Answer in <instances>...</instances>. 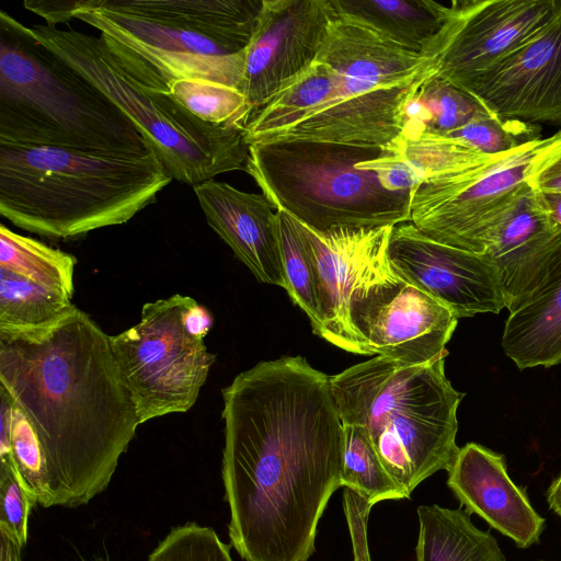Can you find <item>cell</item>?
<instances>
[{"label":"cell","mask_w":561,"mask_h":561,"mask_svg":"<svg viewBox=\"0 0 561 561\" xmlns=\"http://www.w3.org/2000/svg\"><path fill=\"white\" fill-rule=\"evenodd\" d=\"M536 128V125L486 114L444 136L457 139L478 152L495 156L540 139Z\"/></svg>","instance_id":"32"},{"label":"cell","mask_w":561,"mask_h":561,"mask_svg":"<svg viewBox=\"0 0 561 561\" xmlns=\"http://www.w3.org/2000/svg\"><path fill=\"white\" fill-rule=\"evenodd\" d=\"M0 142L100 152L153 150L121 108L3 10Z\"/></svg>","instance_id":"5"},{"label":"cell","mask_w":561,"mask_h":561,"mask_svg":"<svg viewBox=\"0 0 561 561\" xmlns=\"http://www.w3.org/2000/svg\"><path fill=\"white\" fill-rule=\"evenodd\" d=\"M383 147L321 141L250 145L247 173L276 210L307 228H378L410 221L411 192H391L357 167Z\"/></svg>","instance_id":"9"},{"label":"cell","mask_w":561,"mask_h":561,"mask_svg":"<svg viewBox=\"0 0 561 561\" xmlns=\"http://www.w3.org/2000/svg\"><path fill=\"white\" fill-rule=\"evenodd\" d=\"M461 91L497 118L561 126V12Z\"/></svg>","instance_id":"16"},{"label":"cell","mask_w":561,"mask_h":561,"mask_svg":"<svg viewBox=\"0 0 561 561\" xmlns=\"http://www.w3.org/2000/svg\"><path fill=\"white\" fill-rule=\"evenodd\" d=\"M535 197L548 218L556 225L561 226V192H537Z\"/></svg>","instance_id":"39"},{"label":"cell","mask_w":561,"mask_h":561,"mask_svg":"<svg viewBox=\"0 0 561 561\" xmlns=\"http://www.w3.org/2000/svg\"><path fill=\"white\" fill-rule=\"evenodd\" d=\"M399 141L405 158L420 173L422 181L503 160L525 145L505 153L489 156L438 134H402Z\"/></svg>","instance_id":"29"},{"label":"cell","mask_w":561,"mask_h":561,"mask_svg":"<svg viewBox=\"0 0 561 561\" xmlns=\"http://www.w3.org/2000/svg\"><path fill=\"white\" fill-rule=\"evenodd\" d=\"M373 505L357 491L344 488L343 506L351 534L354 561H371L367 542V520Z\"/></svg>","instance_id":"38"},{"label":"cell","mask_w":561,"mask_h":561,"mask_svg":"<svg viewBox=\"0 0 561 561\" xmlns=\"http://www.w3.org/2000/svg\"><path fill=\"white\" fill-rule=\"evenodd\" d=\"M357 167L374 172L383 188L391 192H413L422 178L405 158L399 138L383 147L382 153L373 160L362 161Z\"/></svg>","instance_id":"36"},{"label":"cell","mask_w":561,"mask_h":561,"mask_svg":"<svg viewBox=\"0 0 561 561\" xmlns=\"http://www.w3.org/2000/svg\"><path fill=\"white\" fill-rule=\"evenodd\" d=\"M550 508L561 517V473L552 481L547 491Z\"/></svg>","instance_id":"41"},{"label":"cell","mask_w":561,"mask_h":561,"mask_svg":"<svg viewBox=\"0 0 561 561\" xmlns=\"http://www.w3.org/2000/svg\"><path fill=\"white\" fill-rule=\"evenodd\" d=\"M77 259L0 225V268L72 299Z\"/></svg>","instance_id":"25"},{"label":"cell","mask_w":561,"mask_h":561,"mask_svg":"<svg viewBox=\"0 0 561 561\" xmlns=\"http://www.w3.org/2000/svg\"><path fill=\"white\" fill-rule=\"evenodd\" d=\"M387 254L401 278L458 319L505 308L496 270L485 254L433 241L410 221L392 227Z\"/></svg>","instance_id":"14"},{"label":"cell","mask_w":561,"mask_h":561,"mask_svg":"<svg viewBox=\"0 0 561 561\" xmlns=\"http://www.w3.org/2000/svg\"><path fill=\"white\" fill-rule=\"evenodd\" d=\"M486 114L490 113L472 96L434 76L410 103L403 134L445 135Z\"/></svg>","instance_id":"26"},{"label":"cell","mask_w":561,"mask_h":561,"mask_svg":"<svg viewBox=\"0 0 561 561\" xmlns=\"http://www.w3.org/2000/svg\"><path fill=\"white\" fill-rule=\"evenodd\" d=\"M333 7L424 56L440 30L444 3L433 0H331Z\"/></svg>","instance_id":"24"},{"label":"cell","mask_w":561,"mask_h":561,"mask_svg":"<svg viewBox=\"0 0 561 561\" xmlns=\"http://www.w3.org/2000/svg\"><path fill=\"white\" fill-rule=\"evenodd\" d=\"M35 499L26 490L12 454L0 457V534L23 548Z\"/></svg>","instance_id":"35"},{"label":"cell","mask_w":561,"mask_h":561,"mask_svg":"<svg viewBox=\"0 0 561 561\" xmlns=\"http://www.w3.org/2000/svg\"><path fill=\"white\" fill-rule=\"evenodd\" d=\"M28 27L41 45L134 122L172 179L195 186L221 173L247 171L244 127L198 119L161 89L147 66L118 57L100 36L47 24Z\"/></svg>","instance_id":"6"},{"label":"cell","mask_w":561,"mask_h":561,"mask_svg":"<svg viewBox=\"0 0 561 561\" xmlns=\"http://www.w3.org/2000/svg\"><path fill=\"white\" fill-rule=\"evenodd\" d=\"M340 481L341 486L357 491L374 505L410 497L382 466L366 431L357 425L343 424Z\"/></svg>","instance_id":"28"},{"label":"cell","mask_w":561,"mask_h":561,"mask_svg":"<svg viewBox=\"0 0 561 561\" xmlns=\"http://www.w3.org/2000/svg\"><path fill=\"white\" fill-rule=\"evenodd\" d=\"M221 396L231 545L245 561H308L341 486L343 424L329 376L283 356L240 373Z\"/></svg>","instance_id":"1"},{"label":"cell","mask_w":561,"mask_h":561,"mask_svg":"<svg viewBox=\"0 0 561 561\" xmlns=\"http://www.w3.org/2000/svg\"><path fill=\"white\" fill-rule=\"evenodd\" d=\"M193 191L209 227L255 278L285 289L277 213L267 198L216 180Z\"/></svg>","instance_id":"19"},{"label":"cell","mask_w":561,"mask_h":561,"mask_svg":"<svg viewBox=\"0 0 561 561\" xmlns=\"http://www.w3.org/2000/svg\"><path fill=\"white\" fill-rule=\"evenodd\" d=\"M10 446L16 469L30 494L41 506L51 507L48 476L43 453L30 422L14 405Z\"/></svg>","instance_id":"33"},{"label":"cell","mask_w":561,"mask_h":561,"mask_svg":"<svg viewBox=\"0 0 561 561\" xmlns=\"http://www.w3.org/2000/svg\"><path fill=\"white\" fill-rule=\"evenodd\" d=\"M329 381L342 424L366 431L409 496L435 472L448 471L459 450L457 408L465 394L447 379L444 359L412 365L376 356Z\"/></svg>","instance_id":"4"},{"label":"cell","mask_w":561,"mask_h":561,"mask_svg":"<svg viewBox=\"0 0 561 561\" xmlns=\"http://www.w3.org/2000/svg\"><path fill=\"white\" fill-rule=\"evenodd\" d=\"M0 387L36 434L51 506L107 488L140 424L111 335L88 313L73 305L48 325L0 330Z\"/></svg>","instance_id":"2"},{"label":"cell","mask_w":561,"mask_h":561,"mask_svg":"<svg viewBox=\"0 0 561 561\" xmlns=\"http://www.w3.org/2000/svg\"><path fill=\"white\" fill-rule=\"evenodd\" d=\"M447 485L467 513H474L517 547L539 541L545 519L510 478L503 455L476 443L459 448Z\"/></svg>","instance_id":"18"},{"label":"cell","mask_w":561,"mask_h":561,"mask_svg":"<svg viewBox=\"0 0 561 561\" xmlns=\"http://www.w3.org/2000/svg\"><path fill=\"white\" fill-rule=\"evenodd\" d=\"M525 181L537 192H561V129L534 148Z\"/></svg>","instance_id":"37"},{"label":"cell","mask_w":561,"mask_h":561,"mask_svg":"<svg viewBox=\"0 0 561 561\" xmlns=\"http://www.w3.org/2000/svg\"><path fill=\"white\" fill-rule=\"evenodd\" d=\"M501 344L519 369L561 362V250L529 297L510 312Z\"/></svg>","instance_id":"21"},{"label":"cell","mask_w":561,"mask_h":561,"mask_svg":"<svg viewBox=\"0 0 561 561\" xmlns=\"http://www.w3.org/2000/svg\"><path fill=\"white\" fill-rule=\"evenodd\" d=\"M263 0H77L71 20L100 31L168 84L208 80L242 91Z\"/></svg>","instance_id":"7"},{"label":"cell","mask_w":561,"mask_h":561,"mask_svg":"<svg viewBox=\"0 0 561 561\" xmlns=\"http://www.w3.org/2000/svg\"><path fill=\"white\" fill-rule=\"evenodd\" d=\"M211 325L205 307L175 294L145 304L137 324L111 336L140 425L195 404L216 360L204 341Z\"/></svg>","instance_id":"10"},{"label":"cell","mask_w":561,"mask_h":561,"mask_svg":"<svg viewBox=\"0 0 561 561\" xmlns=\"http://www.w3.org/2000/svg\"><path fill=\"white\" fill-rule=\"evenodd\" d=\"M333 14L331 0H263L242 83L253 112L317 59Z\"/></svg>","instance_id":"15"},{"label":"cell","mask_w":561,"mask_h":561,"mask_svg":"<svg viewBox=\"0 0 561 561\" xmlns=\"http://www.w3.org/2000/svg\"><path fill=\"white\" fill-rule=\"evenodd\" d=\"M73 304L64 294L0 268V330H28L48 325Z\"/></svg>","instance_id":"27"},{"label":"cell","mask_w":561,"mask_h":561,"mask_svg":"<svg viewBox=\"0 0 561 561\" xmlns=\"http://www.w3.org/2000/svg\"><path fill=\"white\" fill-rule=\"evenodd\" d=\"M154 150L80 151L0 142V215L49 239L127 222L170 184Z\"/></svg>","instance_id":"3"},{"label":"cell","mask_w":561,"mask_h":561,"mask_svg":"<svg viewBox=\"0 0 561 561\" xmlns=\"http://www.w3.org/2000/svg\"><path fill=\"white\" fill-rule=\"evenodd\" d=\"M339 83L337 72L327 62L316 59L251 114L245 125L247 142H262L298 123L331 100Z\"/></svg>","instance_id":"23"},{"label":"cell","mask_w":561,"mask_h":561,"mask_svg":"<svg viewBox=\"0 0 561 561\" xmlns=\"http://www.w3.org/2000/svg\"><path fill=\"white\" fill-rule=\"evenodd\" d=\"M561 0H454L424 56L458 89L537 36L559 13Z\"/></svg>","instance_id":"13"},{"label":"cell","mask_w":561,"mask_h":561,"mask_svg":"<svg viewBox=\"0 0 561 561\" xmlns=\"http://www.w3.org/2000/svg\"><path fill=\"white\" fill-rule=\"evenodd\" d=\"M539 140L503 160L422 181L412 194L410 222L433 241L484 254L530 188L526 169Z\"/></svg>","instance_id":"11"},{"label":"cell","mask_w":561,"mask_h":561,"mask_svg":"<svg viewBox=\"0 0 561 561\" xmlns=\"http://www.w3.org/2000/svg\"><path fill=\"white\" fill-rule=\"evenodd\" d=\"M148 561H232L230 547L216 531L196 523L174 527L159 542Z\"/></svg>","instance_id":"34"},{"label":"cell","mask_w":561,"mask_h":561,"mask_svg":"<svg viewBox=\"0 0 561 561\" xmlns=\"http://www.w3.org/2000/svg\"><path fill=\"white\" fill-rule=\"evenodd\" d=\"M1 559L0 561H22L21 547L4 535L0 534Z\"/></svg>","instance_id":"40"},{"label":"cell","mask_w":561,"mask_h":561,"mask_svg":"<svg viewBox=\"0 0 561 561\" xmlns=\"http://www.w3.org/2000/svg\"><path fill=\"white\" fill-rule=\"evenodd\" d=\"M317 59L340 77L334 96L262 142L385 147L403 134L410 103L437 73L433 58L402 47L335 8Z\"/></svg>","instance_id":"8"},{"label":"cell","mask_w":561,"mask_h":561,"mask_svg":"<svg viewBox=\"0 0 561 561\" xmlns=\"http://www.w3.org/2000/svg\"><path fill=\"white\" fill-rule=\"evenodd\" d=\"M387 248L374 255L351 291L348 319L354 334L366 355L412 365L445 359L458 318L401 278L390 265Z\"/></svg>","instance_id":"12"},{"label":"cell","mask_w":561,"mask_h":561,"mask_svg":"<svg viewBox=\"0 0 561 561\" xmlns=\"http://www.w3.org/2000/svg\"><path fill=\"white\" fill-rule=\"evenodd\" d=\"M560 250L561 226L548 218L529 188L484 253L496 270L510 312L539 285Z\"/></svg>","instance_id":"20"},{"label":"cell","mask_w":561,"mask_h":561,"mask_svg":"<svg viewBox=\"0 0 561 561\" xmlns=\"http://www.w3.org/2000/svg\"><path fill=\"white\" fill-rule=\"evenodd\" d=\"M168 88L179 104L208 124L245 128L253 113L241 90L221 83L178 79L170 81Z\"/></svg>","instance_id":"30"},{"label":"cell","mask_w":561,"mask_h":561,"mask_svg":"<svg viewBox=\"0 0 561 561\" xmlns=\"http://www.w3.org/2000/svg\"><path fill=\"white\" fill-rule=\"evenodd\" d=\"M417 516L416 561H506L495 538L467 512L433 504L419 506Z\"/></svg>","instance_id":"22"},{"label":"cell","mask_w":561,"mask_h":561,"mask_svg":"<svg viewBox=\"0 0 561 561\" xmlns=\"http://www.w3.org/2000/svg\"><path fill=\"white\" fill-rule=\"evenodd\" d=\"M297 222L313 267L321 321L319 336L347 352L366 355L350 324L348 299L362 271L388 244L392 227L317 232Z\"/></svg>","instance_id":"17"},{"label":"cell","mask_w":561,"mask_h":561,"mask_svg":"<svg viewBox=\"0 0 561 561\" xmlns=\"http://www.w3.org/2000/svg\"><path fill=\"white\" fill-rule=\"evenodd\" d=\"M285 290L308 316L313 332L321 329L313 267L305 239L295 218L276 210Z\"/></svg>","instance_id":"31"}]
</instances>
